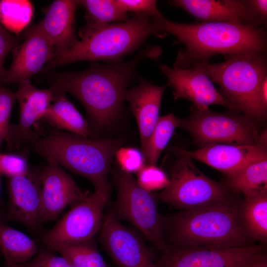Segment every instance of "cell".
Segmentation results:
<instances>
[{
	"instance_id": "8d00e7d4",
	"label": "cell",
	"mask_w": 267,
	"mask_h": 267,
	"mask_svg": "<svg viewBox=\"0 0 267 267\" xmlns=\"http://www.w3.org/2000/svg\"><path fill=\"white\" fill-rule=\"evenodd\" d=\"M255 22L257 27L265 24L267 19V0H244Z\"/></svg>"
},
{
	"instance_id": "d590c367",
	"label": "cell",
	"mask_w": 267,
	"mask_h": 267,
	"mask_svg": "<svg viewBox=\"0 0 267 267\" xmlns=\"http://www.w3.org/2000/svg\"><path fill=\"white\" fill-rule=\"evenodd\" d=\"M16 46V39L0 23V86L2 84L5 71L3 68L4 59L7 54L13 51Z\"/></svg>"
},
{
	"instance_id": "277c9868",
	"label": "cell",
	"mask_w": 267,
	"mask_h": 267,
	"mask_svg": "<svg viewBox=\"0 0 267 267\" xmlns=\"http://www.w3.org/2000/svg\"><path fill=\"white\" fill-rule=\"evenodd\" d=\"M174 246L238 248L250 245L242 228L237 202L225 199L183 210L167 223Z\"/></svg>"
},
{
	"instance_id": "ba28073f",
	"label": "cell",
	"mask_w": 267,
	"mask_h": 267,
	"mask_svg": "<svg viewBox=\"0 0 267 267\" xmlns=\"http://www.w3.org/2000/svg\"><path fill=\"white\" fill-rule=\"evenodd\" d=\"M117 190L112 214L136 227L161 253L168 249L164 235V221L152 192L141 187L131 174L121 170L113 172Z\"/></svg>"
},
{
	"instance_id": "52a82bcc",
	"label": "cell",
	"mask_w": 267,
	"mask_h": 267,
	"mask_svg": "<svg viewBox=\"0 0 267 267\" xmlns=\"http://www.w3.org/2000/svg\"><path fill=\"white\" fill-rule=\"evenodd\" d=\"M191 110L189 117L179 119V127L189 133L201 147L211 143L255 145L267 142L266 130L261 132L256 122L245 115L193 106Z\"/></svg>"
},
{
	"instance_id": "7a4b0ae2",
	"label": "cell",
	"mask_w": 267,
	"mask_h": 267,
	"mask_svg": "<svg viewBox=\"0 0 267 267\" xmlns=\"http://www.w3.org/2000/svg\"><path fill=\"white\" fill-rule=\"evenodd\" d=\"M158 32L171 34L185 48L178 52L174 68L185 69L195 62H208L219 54L265 53L267 37L263 30L241 23L212 22L182 24L163 16L152 17Z\"/></svg>"
},
{
	"instance_id": "e0dca14e",
	"label": "cell",
	"mask_w": 267,
	"mask_h": 267,
	"mask_svg": "<svg viewBox=\"0 0 267 267\" xmlns=\"http://www.w3.org/2000/svg\"><path fill=\"white\" fill-rule=\"evenodd\" d=\"M42 222L56 219L67 206L90 194L83 192L61 167L51 161L41 174Z\"/></svg>"
},
{
	"instance_id": "8992f818",
	"label": "cell",
	"mask_w": 267,
	"mask_h": 267,
	"mask_svg": "<svg viewBox=\"0 0 267 267\" xmlns=\"http://www.w3.org/2000/svg\"><path fill=\"white\" fill-rule=\"evenodd\" d=\"M198 63L211 81L220 85L221 93L236 111L255 121L265 119L267 111L258 96L261 83L267 76L265 53L230 55L217 64Z\"/></svg>"
},
{
	"instance_id": "f35d334b",
	"label": "cell",
	"mask_w": 267,
	"mask_h": 267,
	"mask_svg": "<svg viewBox=\"0 0 267 267\" xmlns=\"http://www.w3.org/2000/svg\"><path fill=\"white\" fill-rule=\"evenodd\" d=\"M245 267H267V256L265 251Z\"/></svg>"
},
{
	"instance_id": "44dd1931",
	"label": "cell",
	"mask_w": 267,
	"mask_h": 267,
	"mask_svg": "<svg viewBox=\"0 0 267 267\" xmlns=\"http://www.w3.org/2000/svg\"><path fill=\"white\" fill-rule=\"evenodd\" d=\"M78 0H56L39 24L55 48V55L63 52L78 41L75 36V12Z\"/></svg>"
},
{
	"instance_id": "3957f363",
	"label": "cell",
	"mask_w": 267,
	"mask_h": 267,
	"mask_svg": "<svg viewBox=\"0 0 267 267\" xmlns=\"http://www.w3.org/2000/svg\"><path fill=\"white\" fill-rule=\"evenodd\" d=\"M153 35L162 37L157 31L152 17L143 14H135L123 22L87 23L80 31L81 40L66 51L55 55L48 62L46 69L80 61L120 63Z\"/></svg>"
},
{
	"instance_id": "f1b7e54d",
	"label": "cell",
	"mask_w": 267,
	"mask_h": 267,
	"mask_svg": "<svg viewBox=\"0 0 267 267\" xmlns=\"http://www.w3.org/2000/svg\"><path fill=\"white\" fill-rule=\"evenodd\" d=\"M33 12L29 0H0V23L8 31L16 34L29 23Z\"/></svg>"
},
{
	"instance_id": "7bdbcfd3",
	"label": "cell",
	"mask_w": 267,
	"mask_h": 267,
	"mask_svg": "<svg viewBox=\"0 0 267 267\" xmlns=\"http://www.w3.org/2000/svg\"><path fill=\"white\" fill-rule=\"evenodd\" d=\"M1 223H0V224H1Z\"/></svg>"
},
{
	"instance_id": "8fae6325",
	"label": "cell",
	"mask_w": 267,
	"mask_h": 267,
	"mask_svg": "<svg viewBox=\"0 0 267 267\" xmlns=\"http://www.w3.org/2000/svg\"><path fill=\"white\" fill-rule=\"evenodd\" d=\"M265 251L260 245L238 248L168 246L157 258L156 267H245Z\"/></svg>"
},
{
	"instance_id": "4fadbf2b",
	"label": "cell",
	"mask_w": 267,
	"mask_h": 267,
	"mask_svg": "<svg viewBox=\"0 0 267 267\" xmlns=\"http://www.w3.org/2000/svg\"><path fill=\"white\" fill-rule=\"evenodd\" d=\"M192 68H172L161 65L160 69L168 78L167 86L172 87L175 100L184 98L191 101L198 110L209 108L210 105L224 106L236 111L230 103L214 87L213 82L202 70L198 62Z\"/></svg>"
},
{
	"instance_id": "74e56055",
	"label": "cell",
	"mask_w": 267,
	"mask_h": 267,
	"mask_svg": "<svg viewBox=\"0 0 267 267\" xmlns=\"http://www.w3.org/2000/svg\"><path fill=\"white\" fill-rule=\"evenodd\" d=\"M258 100L261 106L267 109V76L262 80L258 90Z\"/></svg>"
},
{
	"instance_id": "5b68a950",
	"label": "cell",
	"mask_w": 267,
	"mask_h": 267,
	"mask_svg": "<svg viewBox=\"0 0 267 267\" xmlns=\"http://www.w3.org/2000/svg\"><path fill=\"white\" fill-rule=\"evenodd\" d=\"M118 146L113 140L89 138L54 129L28 148L46 161L84 177L97 190L110 185L107 176Z\"/></svg>"
},
{
	"instance_id": "9a60e30c",
	"label": "cell",
	"mask_w": 267,
	"mask_h": 267,
	"mask_svg": "<svg viewBox=\"0 0 267 267\" xmlns=\"http://www.w3.org/2000/svg\"><path fill=\"white\" fill-rule=\"evenodd\" d=\"M41 175L28 172L8 178V204L3 219L37 229L42 222Z\"/></svg>"
},
{
	"instance_id": "7402d4cb",
	"label": "cell",
	"mask_w": 267,
	"mask_h": 267,
	"mask_svg": "<svg viewBox=\"0 0 267 267\" xmlns=\"http://www.w3.org/2000/svg\"><path fill=\"white\" fill-rule=\"evenodd\" d=\"M53 103L50 104L38 121L45 123L59 130L85 137H91L93 134L86 120L73 104L67 99L66 93L50 88Z\"/></svg>"
},
{
	"instance_id": "30bf717a",
	"label": "cell",
	"mask_w": 267,
	"mask_h": 267,
	"mask_svg": "<svg viewBox=\"0 0 267 267\" xmlns=\"http://www.w3.org/2000/svg\"><path fill=\"white\" fill-rule=\"evenodd\" d=\"M110 185L94 190L84 199L74 204L42 239L49 250L62 244H77L91 240L101 228L103 213L107 205Z\"/></svg>"
},
{
	"instance_id": "ab89813d",
	"label": "cell",
	"mask_w": 267,
	"mask_h": 267,
	"mask_svg": "<svg viewBox=\"0 0 267 267\" xmlns=\"http://www.w3.org/2000/svg\"><path fill=\"white\" fill-rule=\"evenodd\" d=\"M4 212L2 202L1 199V176L0 175V223H3Z\"/></svg>"
},
{
	"instance_id": "d4e9b609",
	"label": "cell",
	"mask_w": 267,
	"mask_h": 267,
	"mask_svg": "<svg viewBox=\"0 0 267 267\" xmlns=\"http://www.w3.org/2000/svg\"><path fill=\"white\" fill-rule=\"evenodd\" d=\"M0 252L4 264L20 265L38 253L36 244L24 233L5 224H0Z\"/></svg>"
},
{
	"instance_id": "e575fe53",
	"label": "cell",
	"mask_w": 267,
	"mask_h": 267,
	"mask_svg": "<svg viewBox=\"0 0 267 267\" xmlns=\"http://www.w3.org/2000/svg\"><path fill=\"white\" fill-rule=\"evenodd\" d=\"M18 265L20 267H76L66 258L56 256L48 250H42L34 258Z\"/></svg>"
},
{
	"instance_id": "484cf974",
	"label": "cell",
	"mask_w": 267,
	"mask_h": 267,
	"mask_svg": "<svg viewBox=\"0 0 267 267\" xmlns=\"http://www.w3.org/2000/svg\"><path fill=\"white\" fill-rule=\"evenodd\" d=\"M49 251L58 252L76 267H109L104 261L92 239L77 244L55 245Z\"/></svg>"
},
{
	"instance_id": "6da1fadb",
	"label": "cell",
	"mask_w": 267,
	"mask_h": 267,
	"mask_svg": "<svg viewBox=\"0 0 267 267\" xmlns=\"http://www.w3.org/2000/svg\"><path fill=\"white\" fill-rule=\"evenodd\" d=\"M158 51L148 47L126 62L104 65L93 62L82 71L55 74L52 77L51 87L73 94L83 104L92 126L104 127L121 111L138 64L146 58H157Z\"/></svg>"
},
{
	"instance_id": "1f68e13d",
	"label": "cell",
	"mask_w": 267,
	"mask_h": 267,
	"mask_svg": "<svg viewBox=\"0 0 267 267\" xmlns=\"http://www.w3.org/2000/svg\"><path fill=\"white\" fill-rule=\"evenodd\" d=\"M29 172L26 160L21 156L0 153V175L12 177L23 175Z\"/></svg>"
},
{
	"instance_id": "603a6c76",
	"label": "cell",
	"mask_w": 267,
	"mask_h": 267,
	"mask_svg": "<svg viewBox=\"0 0 267 267\" xmlns=\"http://www.w3.org/2000/svg\"><path fill=\"white\" fill-rule=\"evenodd\" d=\"M240 221L247 238L267 241V192L244 196L239 206Z\"/></svg>"
},
{
	"instance_id": "d6a6232c",
	"label": "cell",
	"mask_w": 267,
	"mask_h": 267,
	"mask_svg": "<svg viewBox=\"0 0 267 267\" xmlns=\"http://www.w3.org/2000/svg\"><path fill=\"white\" fill-rule=\"evenodd\" d=\"M15 100V92L0 86V148L10 125L9 120Z\"/></svg>"
},
{
	"instance_id": "5bb4252c",
	"label": "cell",
	"mask_w": 267,
	"mask_h": 267,
	"mask_svg": "<svg viewBox=\"0 0 267 267\" xmlns=\"http://www.w3.org/2000/svg\"><path fill=\"white\" fill-rule=\"evenodd\" d=\"M15 94L19 105V121L17 124L9 125L4 140L9 149L12 150L28 147L40 138L32 130V127L43 115L53 99L50 89L37 88L29 80L19 83Z\"/></svg>"
},
{
	"instance_id": "cb8c5ba5",
	"label": "cell",
	"mask_w": 267,
	"mask_h": 267,
	"mask_svg": "<svg viewBox=\"0 0 267 267\" xmlns=\"http://www.w3.org/2000/svg\"><path fill=\"white\" fill-rule=\"evenodd\" d=\"M228 190L244 196L267 192V157L252 161L226 176Z\"/></svg>"
},
{
	"instance_id": "ac0fdd59",
	"label": "cell",
	"mask_w": 267,
	"mask_h": 267,
	"mask_svg": "<svg viewBox=\"0 0 267 267\" xmlns=\"http://www.w3.org/2000/svg\"><path fill=\"white\" fill-rule=\"evenodd\" d=\"M171 149L173 152L202 162L226 176L252 161L267 157V142L255 145L211 143L193 151L178 147Z\"/></svg>"
},
{
	"instance_id": "836d02e7",
	"label": "cell",
	"mask_w": 267,
	"mask_h": 267,
	"mask_svg": "<svg viewBox=\"0 0 267 267\" xmlns=\"http://www.w3.org/2000/svg\"><path fill=\"white\" fill-rule=\"evenodd\" d=\"M117 5L123 10L143 14L151 17L163 15L157 7V1L153 0H115Z\"/></svg>"
},
{
	"instance_id": "2e32d148",
	"label": "cell",
	"mask_w": 267,
	"mask_h": 267,
	"mask_svg": "<svg viewBox=\"0 0 267 267\" xmlns=\"http://www.w3.org/2000/svg\"><path fill=\"white\" fill-rule=\"evenodd\" d=\"M13 52L12 62L5 71L2 84L29 80L54 57L55 48L38 24L26 31L24 41Z\"/></svg>"
},
{
	"instance_id": "83f0119b",
	"label": "cell",
	"mask_w": 267,
	"mask_h": 267,
	"mask_svg": "<svg viewBox=\"0 0 267 267\" xmlns=\"http://www.w3.org/2000/svg\"><path fill=\"white\" fill-rule=\"evenodd\" d=\"M86 10L87 23L94 24L123 22L129 19L127 12L121 9L113 0H78Z\"/></svg>"
},
{
	"instance_id": "4316f807",
	"label": "cell",
	"mask_w": 267,
	"mask_h": 267,
	"mask_svg": "<svg viewBox=\"0 0 267 267\" xmlns=\"http://www.w3.org/2000/svg\"><path fill=\"white\" fill-rule=\"evenodd\" d=\"M179 118L173 113L160 116L143 153L147 165H156L158 158L170 141L175 129L179 127Z\"/></svg>"
},
{
	"instance_id": "9c48e42d",
	"label": "cell",
	"mask_w": 267,
	"mask_h": 267,
	"mask_svg": "<svg viewBox=\"0 0 267 267\" xmlns=\"http://www.w3.org/2000/svg\"><path fill=\"white\" fill-rule=\"evenodd\" d=\"M168 183L160 195L162 201L182 210L219 201L230 196L229 190L204 174L192 159L177 153Z\"/></svg>"
},
{
	"instance_id": "b9f144b4",
	"label": "cell",
	"mask_w": 267,
	"mask_h": 267,
	"mask_svg": "<svg viewBox=\"0 0 267 267\" xmlns=\"http://www.w3.org/2000/svg\"><path fill=\"white\" fill-rule=\"evenodd\" d=\"M0 267H8L5 264H4V265Z\"/></svg>"
},
{
	"instance_id": "f546056e",
	"label": "cell",
	"mask_w": 267,
	"mask_h": 267,
	"mask_svg": "<svg viewBox=\"0 0 267 267\" xmlns=\"http://www.w3.org/2000/svg\"><path fill=\"white\" fill-rule=\"evenodd\" d=\"M168 181L169 178L165 172L156 165L144 166L137 173V183L148 192L164 188Z\"/></svg>"
},
{
	"instance_id": "ffe728a7",
	"label": "cell",
	"mask_w": 267,
	"mask_h": 267,
	"mask_svg": "<svg viewBox=\"0 0 267 267\" xmlns=\"http://www.w3.org/2000/svg\"><path fill=\"white\" fill-rule=\"evenodd\" d=\"M170 3L185 10L202 22H236L257 28L244 0H174Z\"/></svg>"
},
{
	"instance_id": "4dcf8cb0",
	"label": "cell",
	"mask_w": 267,
	"mask_h": 267,
	"mask_svg": "<svg viewBox=\"0 0 267 267\" xmlns=\"http://www.w3.org/2000/svg\"><path fill=\"white\" fill-rule=\"evenodd\" d=\"M115 155L120 170L126 173H138L144 166V156L135 148L121 147L117 149Z\"/></svg>"
},
{
	"instance_id": "7c38bea8",
	"label": "cell",
	"mask_w": 267,
	"mask_h": 267,
	"mask_svg": "<svg viewBox=\"0 0 267 267\" xmlns=\"http://www.w3.org/2000/svg\"><path fill=\"white\" fill-rule=\"evenodd\" d=\"M100 240L117 267H156V257L134 231L109 214L101 227Z\"/></svg>"
},
{
	"instance_id": "60d3db41",
	"label": "cell",
	"mask_w": 267,
	"mask_h": 267,
	"mask_svg": "<svg viewBox=\"0 0 267 267\" xmlns=\"http://www.w3.org/2000/svg\"><path fill=\"white\" fill-rule=\"evenodd\" d=\"M7 266V265H6ZM8 267H20L18 265L10 264L7 266Z\"/></svg>"
},
{
	"instance_id": "d6986e66",
	"label": "cell",
	"mask_w": 267,
	"mask_h": 267,
	"mask_svg": "<svg viewBox=\"0 0 267 267\" xmlns=\"http://www.w3.org/2000/svg\"><path fill=\"white\" fill-rule=\"evenodd\" d=\"M140 80L138 85L127 90L125 100L129 102L136 120L143 154L159 118L162 97L167 86H155L151 82L141 78Z\"/></svg>"
}]
</instances>
